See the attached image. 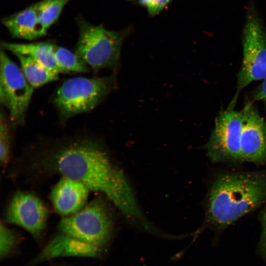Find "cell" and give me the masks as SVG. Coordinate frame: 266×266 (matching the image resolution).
Segmentation results:
<instances>
[{"label": "cell", "instance_id": "6da1fadb", "mask_svg": "<svg viewBox=\"0 0 266 266\" xmlns=\"http://www.w3.org/2000/svg\"><path fill=\"white\" fill-rule=\"evenodd\" d=\"M46 158L47 169L103 194L131 222L146 231L153 230L125 174L99 142L86 138L72 141L57 148Z\"/></svg>", "mask_w": 266, "mask_h": 266}, {"label": "cell", "instance_id": "7a4b0ae2", "mask_svg": "<svg viewBox=\"0 0 266 266\" xmlns=\"http://www.w3.org/2000/svg\"><path fill=\"white\" fill-rule=\"evenodd\" d=\"M266 199V172L223 174L209 192L208 220L217 227H225L256 209Z\"/></svg>", "mask_w": 266, "mask_h": 266}, {"label": "cell", "instance_id": "3957f363", "mask_svg": "<svg viewBox=\"0 0 266 266\" xmlns=\"http://www.w3.org/2000/svg\"><path fill=\"white\" fill-rule=\"evenodd\" d=\"M246 12L241 37L242 61L230 108H233L243 88L253 81L266 78V26L253 1L249 2Z\"/></svg>", "mask_w": 266, "mask_h": 266}, {"label": "cell", "instance_id": "277c9868", "mask_svg": "<svg viewBox=\"0 0 266 266\" xmlns=\"http://www.w3.org/2000/svg\"><path fill=\"white\" fill-rule=\"evenodd\" d=\"M77 21L79 37L75 53L94 70L117 68L123 42L131 28L114 31L94 25L82 17Z\"/></svg>", "mask_w": 266, "mask_h": 266}, {"label": "cell", "instance_id": "5b68a950", "mask_svg": "<svg viewBox=\"0 0 266 266\" xmlns=\"http://www.w3.org/2000/svg\"><path fill=\"white\" fill-rule=\"evenodd\" d=\"M58 230L107 254L114 235V225L106 202L97 198L75 214L63 218Z\"/></svg>", "mask_w": 266, "mask_h": 266}, {"label": "cell", "instance_id": "8992f818", "mask_svg": "<svg viewBox=\"0 0 266 266\" xmlns=\"http://www.w3.org/2000/svg\"><path fill=\"white\" fill-rule=\"evenodd\" d=\"M114 75L77 77L65 81L56 91L54 102L63 120L94 109L116 87Z\"/></svg>", "mask_w": 266, "mask_h": 266}, {"label": "cell", "instance_id": "52a82bcc", "mask_svg": "<svg viewBox=\"0 0 266 266\" xmlns=\"http://www.w3.org/2000/svg\"><path fill=\"white\" fill-rule=\"evenodd\" d=\"M0 102L7 107L11 122H24L33 88L29 84L22 69L7 56L1 47L0 53Z\"/></svg>", "mask_w": 266, "mask_h": 266}, {"label": "cell", "instance_id": "ba28073f", "mask_svg": "<svg viewBox=\"0 0 266 266\" xmlns=\"http://www.w3.org/2000/svg\"><path fill=\"white\" fill-rule=\"evenodd\" d=\"M242 111L227 108L219 112L208 142L204 146L213 162L241 161Z\"/></svg>", "mask_w": 266, "mask_h": 266}, {"label": "cell", "instance_id": "9c48e42d", "mask_svg": "<svg viewBox=\"0 0 266 266\" xmlns=\"http://www.w3.org/2000/svg\"><path fill=\"white\" fill-rule=\"evenodd\" d=\"M8 222L21 227L39 244L44 233L48 209L34 194L18 191L13 195L6 211Z\"/></svg>", "mask_w": 266, "mask_h": 266}, {"label": "cell", "instance_id": "30bf717a", "mask_svg": "<svg viewBox=\"0 0 266 266\" xmlns=\"http://www.w3.org/2000/svg\"><path fill=\"white\" fill-rule=\"evenodd\" d=\"M106 253L86 242L58 232L30 259L27 266H37L61 258L77 257L102 260Z\"/></svg>", "mask_w": 266, "mask_h": 266}, {"label": "cell", "instance_id": "8fae6325", "mask_svg": "<svg viewBox=\"0 0 266 266\" xmlns=\"http://www.w3.org/2000/svg\"><path fill=\"white\" fill-rule=\"evenodd\" d=\"M241 111V161L266 162V122L251 102H248Z\"/></svg>", "mask_w": 266, "mask_h": 266}, {"label": "cell", "instance_id": "7c38bea8", "mask_svg": "<svg viewBox=\"0 0 266 266\" xmlns=\"http://www.w3.org/2000/svg\"><path fill=\"white\" fill-rule=\"evenodd\" d=\"M90 190L82 183L63 176L52 190L53 205L60 214L73 215L85 206Z\"/></svg>", "mask_w": 266, "mask_h": 266}, {"label": "cell", "instance_id": "4fadbf2b", "mask_svg": "<svg viewBox=\"0 0 266 266\" xmlns=\"http://www.w3.org/2000/svg\"><path fill=\"white\" fill-rule=\"evenodd\" d=\"M11 35L32 40L43 35L39 25L36 2L2 20Z\"/></svg>", "mask_w": 266, "mask_h": 266}, {"label": "cell", "instance_id": "5bb4252c", "mask_svg": "<svg viewBox=\"0 0 266 266\" xmlns=\"http://www.w3.org/2000/svg\"><path fill=\"white\" fill-rule=\"evenodd\" d=\"M55 44L48 42L17 43L2 42L1 47L14 54L29 56L45 67L59 73L55 58Z\"/></svg>", "mask_w": 266, "mask_h": 266}, {"label": "cell", "instance_id": "9a60e30c", "mask_svg": "<svg viewBox=\"0 0 266 266\" xmlns=\"http://www.w3.org/2000/svg\"><path fill=\"white\" fill-rule=\"evenodd\" d=\"M15 55L19 61L26 78L33 88L39 87L58 78L59 72L45 67L29 56Z\"/></svg>", "mask_w": 266, "mask_h": 266}, {"label": "cell", "instance_id": "2e32d148", "mask_svg": "<svg viewBox=\"0 0 266 266\" xmlns=\"http://www.w3.org/2000/svg\"><path fill=\"white\" fill-rule=\"evenodd\" d=\"M69 0H41L36 2L38 17L43 35L58 19L63 8Z\"/></svg>", "mask_w": 266, "mask_h": 266}, {"label": "cell", "instance_id": "e0dca14e", "mask_svg": "<svg viewBox=\"0 0 266 266\" xmlns=\"http://www.w3.org/2000/svg\"><path fill=\"white\" fill-rule=\"evenodd\" d=\"M55 60L59 72L85 73L88 65L74 52L61 46H55Z\"/></svg>", "mask_w": 266, "mask_h": 266}, {"label": "cell", "instance_id": "ac0fdd59", "mask_svg": "<svg viewBox=\"0 0 266 266\" xmlns=\"http://www.w3.org/2000/svg\"><path fill=\"white\" fill-rule=\"evenodd\" d=\"M21 238L14 231L1 222L0 225V261L3 262L20 255Z\"/></svg>", "mask_w": 266, "mask_h": 266}, {"label": "cell", "instance_id": "d6986e66", "mask_svg": "<svg viewBox=\"0 0 266 266\" xmlns=\"http://www.w3.org/2000/svg\"><path fill=\"white\" fill-rule=\"evenodd\" d=\"M9 127L4 115L1 113L0 122V162L3 167L9 157L10 134Z\"/></svg>", "mask_w": 266, "mask_h": 266}, {"label": "cell", "instance_id": "ffe728a7", "mask_svg": "<svg viewBox=\"0 0 266 266\" xmlns=\"http://www.w3.org/2000/svg\"><path fill=\"white\" fill-rule=\"evenodd\" d=\"M171 0H139L144 6L151 16L159 14L170 2Z\"/></svg>", "mask_w": 266, "mask_h": 266}, {"label": "cell", "instance_id": "44dd1931", "mask_svg": "<svg viewBox=\"0 0 266 266\" xmlns=\"http://www.w3.org/2000/svg\"><path fill=\"white\" fill-rule=\"evenodd\" d=\"M253 100L254 101L262 100L266 105V78L253 92Z\"/></svg>", "mask_w": 266, "mask_h": 266}, {"label": "cell", "instance_id": "7402d4cb", "mask_svg": "<svg viewBox=\"0 0 266 266\" xmlns=\"http://www.w3.org/2000/svg\"><path fill=\"white\" fill-rule=\"evenodd\" d=\"M261 221L262 226L261 247L266 259V208L262 213Z\"/></svg>", "mask_w": 266, "mask_h": 266}, {"label": "cell", "instance_id": "603a6c76", "mask_svg": "<svg viewBox=\"0 0 266 266\" xmlns=\"http://www.w3.org/2000/svg\"><path fill=\"white\" fill-rule=\"evenodd\" d=\"M49 266H73L67 264L58 263H52Z\"/></svg>", "mask_w": 266, "mask_h": 266}, {"label": "cell", "instance_id": "cb8c5ba5", "mask_svg": "<svg viewBox=\"0 0 266 266\" xmlns=\"http://www.w3.org/2000/svg\"></svg>", "mask_w": 266, "mask_h": 266}]
</instances>
